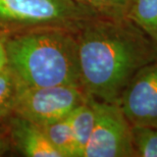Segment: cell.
Masks as SVG:
<instances>
[{
    "instance_id": "4fadbf2b",
    "label": "cell",
    "mask_w": 157,
    "mask_h": 157,
    "mask_svg": "<svg viewBox=\"0 0 157 157\" xmlns=\"http://www.w3.org/2000/svg\"><path fill=\"white\" fill-rule=\"evenodd\" d=\"M132 139L136 156L157 157V127L132 124Z\"/></svg>"
},
{
    "instance_id": "6da1fadb",
    "label": "cell",
    "mask_w": 157,
    "mask_h": 157,
    "mask_svg": "<svg viewBox=\"0 0 157 157\" xmlns=\"http://www.w3.org/2000/svg\"><path fill=\"white\" fill-rule=\"evenodd\" d=\"M76 36L81 88L100 101L118 103L137 71L157 58V43L128 17H94Z\"/></svg>"
},
{
    "instance_id": "9c48e42d",
    "label": "cell",
    "mask_w": 157,
    "mask_h": 157,
    "mask_svg": "<svg viewBox=\"0 0 157 157\" xmlns=\"http://www.w3.org/2000/svg\"><path fill=\"white\" fill-rule=\"evenodd\" d=\"M40 127L43 128L49 142L58 150L62 157H76L75 141L68 117Z\"/></svg>"
},
{
    "instance_id": "8992f818",
    "label": "cell",
    "mask_w": 157,
    "mask_h": 157,
    "mask_svg": "<svg viewBox=\"0 0 157 157\" xmlns=\"http://www.w3.org/2000/svg\"><path fill=\"white\" fill-rule=\"evenodd\" d=\"M118 104L131 124L157 127V58L132 78Z\"/></svg>"
},
{
    "instance_id": "7a4b0ae2",
    "label": "cell",
    "mask_w": 157,
    "mask_h": 157,
    "mask_svg": "<svg viewBox=\"0 0 157 157\" xmlns=\"http://www.w3.org/2000/svg\"><path fill=\"white\" fill-rule=\"evenodd\" d=\"M6 48L8 67L24 86L81 87L75 32L41 29L9 34Z\"/></svg>"
},
{
    "instance_id": "52a82bcc",
    "label": "cell",
    "mask_w": 157,
    "mask_h": 157,
    "mask_svg": "<svg viewBox=\"0 0 157 157\" xmlns=\"http://www.w3.org/2000/svg\"><path fill=\"white\" fill-rule=\"evenodd\" d=\"M12 149L27 157H62L39 124L15 113L4 119Z\"/></svg>"
},
{
    "instance_id": "5b68a950",
    "label": "cell",
    "mask_w": 157,
    "mask_h": 157,
    "mask_svg": "<svg viewBox=\"0 0 157 157\" xmlns=\"http://www.w3.org/2000/svg\"><path fill=\"white\" fill-rule=\"evenodd\" d=\"M90 99L95 124L84 157H136L132 124L118 103Z\"/></svg>"
},
{
    "instance_id": "ba28073f",
    "label": "cell",
    "mask_w": 157,
    "mask_h": 157,
    "mask_svg": "<svg viewBox=\"0 0 157 157\" xmlns=\"http://www.w3.org/2000/svg\"><path fill=\"white\" fill-rule=\"evenodd\" d=\"M68 121L74 136L76 157H84L95 124V109L89 96L86 101L71 112Z\"/></svg>"
},
{
    "instance_id": "7c38bea8",
    "label": "cell",
    "mask_w": 157,
    "mask_h": 157,
    "mask_svg": "<svg viewBox=\"0 0 157 157\" xmlns=\"http://www.w3.org/2000/svg\"><path fill=\"white\" fill-rule=\"evenodd\" d=\"M21 83L8 67L0 71V121L14 112Z\"/></svg>"
},
{
    "instance_id": "9a60e30c",
    "label": "cell",
    "mask_w": 157,
    "mask_h": 157,
    "mask_svg": "<svg viewBox=\"0 0 157 157\" xmlns=\"http://www.w3.org/2000/svg\"><path fill=\"white\" fill-rule=\"evenodd\" d=\"M6 40H7V35L3 32H0V71L8 67Z\"/></svg>"
},
{
    "instance_id": "8fae6325",
    "label": "cell",
    "mask_w": 157,
    "mask_h": 157,
    "mask_svg": "<svg viewBox=\"0 0 157 157\" xmlns=\"http://www.w3.org/2000/svg\"><path fill=\"white\" fill-rule=\"evenodd\" d=\"M94 15L110 20L128 17L133 0H75Z\"/></svg>"
},
{
    "instance_id": "30bf717a",
    "label": "cell",
    "mask_w": 157,
    "mask_h": 157,
    "mask_svg": "<svg viewBox=\"0 0 157 157\" xmlns=\"http://www.w3.org/2000/svg\"><path fill=\"white\" fill-rule=\"evenodd\" d=\"M128 18L157 43V0H133Z\"/></svg>"
},
{
    "instance_id": "3957f363",
    "label": "cell",
    "mask_w": 157,
    "mask_h": 157,
    "mask_svg": "<svg viewBox=\"0 0 157 157\" xmlns=\"http://www.w3.org/2000/svg\"><path fill=\"white\" fill-rule=\"evenodd\" d=\"M94 17L75 0H0V32L6 35L41 29L77 33Z\"/></svg>"
},
{
    "instance_id": "5bb4252c",
    "label": "cell",
    "mask_w": 157,
    "mask_h": 157,
    "mask_svg": "<svg viewBox=\"0 0 157 157\" xmlns=\"http://www.w3.org/2000/svg\"><path fill=\"white\" fill-rule=\"evenodd\" d=\"M12 150L10 138H9L7 127H6L4 119L0 121V156L7 154Z\"/></svg>"
},
{
    "instance_id": "277c9868",
    "label": "cell",
    "mask_w": 157,
    "mask_h": 157,
    "mask_svg": "<svg viewBox=\"0 0 157 157\" xmlns=\"http://www.w3.org/2000/svg\"><path fill=\"white\" fill-rule=\"evenodd\" d=\"M88 96L81 87L59 85L51 87H27L21 85L13 113L39 125L67 117L84 103Z\"/></svg>"
}]
</instances>
